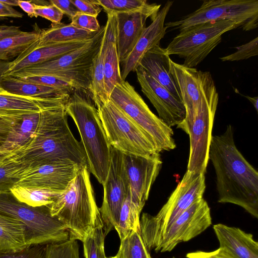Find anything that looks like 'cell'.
Masks as SVG:
<instances>
[{
    "instance_id": "50",
    "label": "cell",
    "mask_w": 258,
    "mask_h": 258,
    "mask_svg": "<svg viewBox=\"0 0 258 258\" xmlns=\"http://www.w3.org/2000/svg\"><path fill=\"white\" fill-rule=\"evenodd\" d=\"M18 6L20 7L30 17H37L35 11V3L32 1L18 0Z\"/></svg>"
},
{
    "instance_id": "26",
    "label": "cell",
    "mask_w": 258,
    "mask_h": 258,
    "mask_svg": "<svg viewBox=\"0 0 258 258\" xmlns=\"http://www.w3.org/2000/svg\"><path fill=\"white\" fill-rule=\"evenodd\" d=\"M1 85L10 93L34 98H69L73 91L28 82L9 75L3 77Z\"/></svg>"
},
{
    "instance_id": "34",
    "label": "cell",
    "mask_w": 258,
    "mask_h": 258,
    "mask_svg": "<svg viewBox=\"0 0 258 258\" xmlns=\"http://www.w3.org/2000/svg\"><path fill=\"white\" fill-rule=\"evenodd\" d=\"M10 191L19 201L33 207L50 205L61 193L15 185L10 189Z\"/></svg>"
},
{
    "instance_id": "37",
    "label": "cell",
    "mask_w": 258,
    "mask_h": 258,
    "mask_svg": "<svg viewBox=\"0 0 258 258\" xmlns=\"http://www.w3.org/2000/svg\"><path fill=\"white\" fill-rule=\"evenodd\" d=\"M44 258H80L77 240H70L46 245Z\"/></svg>"
},
{
    "instance_id": "39",
    "label": "cell",
    "mask_w": 258,
    "mask_h": 258,
    "mask_svg": "<svg viewBox=\"0 0 258 258\" xmlns=\"http://www.w3.org/2000/svg\"><path fill=\"white\" fill-rule=\"evenodd\" d=\"M19 79L28 82L38 84L58 89L70 91H73L74 90L68 83L50 75H37L19 78Z\"/></svg>"
},
{
    "instance_id": "15",
    "label": "cell",
    "mask_w": 258,
    "mask_h": 258,
    "mask_svg": "<svg viewBox=\"0 0 258 258\" xmlns=\"http://www.w3.org/2000/svg\"><path fill=\"white\" fill-rule=\"evenodd\" d=\"M211 224L210 208L203 198L193 204L174 221L163 235L154 250L170 251L178 244L195 238Z\"/></svg>"
},
{
    "instance_id": "25",
    "label": "cell",
    "mask_w": 258,
    "mask_h": 258,
    "mask_svg": "<svg viewBox=\"0 0 258 258\" xmlns=\"http://www.w3.org/2000/svg\"><path fill=\"white\" fill-rule=\"evenodd\" d=\"M104 35L106 38V48L104 57V84L109 98L114 86L122 80L115 40V17L107 15Z\"/></svg>"
},
{
    "instance_id": "41",
    "label": "cell",
    "mask_w": 258,
    "mask_h": 258,
    "mask_svg": "<svg viewBox=\"0 0 258 258\" xmlns=\"http://www.w3.org/2000/svg\"><path fill=\"white\" fill-rule=\"evenodd\" d=\"M46 245H32L17 251L0 252V258H44Z\"/></svg>"
},
{
    "instance_id": "12",
    "label": "cell",
    "mask_w": 258,
    "mask_h": 258,
    "mask_svg": "<svg viewBox=\"0 0 258 258\" xmlns=\"http://www.w3.org/2000/svg\"><path fill=\"white\" fill-rule=\"evenodd\" d=\"M222 20L238 23L244 31L257 27L258 1L205 0L194 12L174 21L165 23V27L180 31L199 24Z\"/></svg>"
},
{
    "instance_id": "33",
    "label": "cell",
    "mask_w": 258,
    "mask_h": 258,
    "mask_svg": "<svg viewBox=\"0 0 258 258\" xmlns=\"http://www.w3.org/2000/svg\"><path fill=\"white\" fill-rule=\"evenodd\" d=\"M107 15L135 12L157 14L161 5L149 4L146 0H97Z\"/></svg>"
},
{
    "instance_id": "44",
    "label": "cell",
    "mask_w": 258,
    "mask_h": 258,
    "mask_svg": "<svg viewBox=\"0 0 258 258\" xmlns=\"http://www.w3.org/2000/svg\"><path fill=\"white\" fill-rule=\"evenodd\" d=\"M80 13L97 17L102 8L97 0H71Z\"/></svg>"
},
{
    "instance_id": "20",
    "label": "cell",
    "mask_w": 258,
    "mask_h": 258,
    "mask_svg": "<svg viewBox=\"0 0 258 258\" xmlns=\"http://www.w3.org/2000/svg\"><path fill=\"white\" fill-rule=\"evenodd\" d=\"M150 12H135L114 14L115 40L119 63H122L133 50L145 29L148 18L157 15Z\"/></svg>"
},
{
    "instance_id": "23",
    "label": "cell",
    "mask_w": 258,
    "mask_h": 258,
    "mask_svg": "<svg viewBox=\"0 0 258 258\" xmlns=\"http://www.w3.org/2000/svg\"><path fill=\"white\" fill-rule=\"evenodd\" d=\"M213 229L219 247L234 258H258V243L251 233L221 223L214 225Z\"/></svg>"
},
{
    "instance_id": "43",
    "label": "cell",
    "mask_w": 258,
    "mask_h": 258,
    "mask_svg": "<svg viewBox=\"0 0 258 258\" xmlns=\"http://www.w3.org/2000/svg\"><path fill=\"white\" fill-rule=\"evenodd\" d=\"M35 11L36 17H41L51 21L52 23H60L63 14L55 6L49 4L40 5L35 4Z\"/></svg>"
},
{
    "instance_id": "45",
    "label": "cell",
    "mask_w": 258,
    "mask_h": 258,
    "mask_svg": "<svg viewBox=\"0 0 258 258\" xmlns=\"http://www.w3.org/2000/svg\"><path fill=\"white\" fill-rule=\"evenodd\" d=\"M23 117L16 118L0 115V146L5 142L10 132L21 122Z\"/></svg>"
},
{
    "instance_id": "36",
    "label": "cell",
    "mask_w": 258,
    "mask_h": 258,
    "mask_svg": "<svg viewBox=\"0 0 258 258\" xmlns=\"http://www.w3.org/2000/svg\"><path fill=\"white\" fill-rule=\"evenodd\" d=\"M119 250L123 258H152L142 238L140 228L121 241Z\"/></svg>"
},
{
    "instance_id": "47",
    "label": "cell",
    "mask_w": 258,
    "mask_h": 258,
    "mask_svg": "<svg viewBox=\"0 0 258 258\" xmlns=\"http://www.w3.org/2000/svg\"><path fill=\"white\" fill-rule=\"evenodd\" d=\"M49 3L57 7L63 14L67 15L71 19L80 13L71 0H50Z\"/></svg>"
},
{
    "instance_id": "16",
    "label": "cell",
    "mask_w": 258,
    "mask_h": 258,
    "mask_svg": "<svg viewBox=\"0 0 258 258\" xmlns=\"http://www.w3.org/2000/svg\"><path fill=\"white\" fill-rule=\"evenodd\" d=\"M123 154L130 196L134 201L144 207L151 186L161 169L162 161L160 154L147 156Z\"/></svg>"
},
{
    "instance_id": "29",
    "label": "cell",
    "mask_w": 258,
    "mask_h": 258,
    "mask_svg": "<svg viewBox=\"0 0 258 258\" xmlns=\"http://www.w3.org/2000/svg\"><path fill=\"white\" fill-rule=\"evenodd\" d=\"M106 48V38L104 33L99 50L93 60L91 82L89 91L90 97L96 108L109 100L104 84V62Z\"/></svg>"
},
{
    "instance_id": "35",
    "label": "cell",
    "mask_w": 258,
    "mask_h": 258,
    "mask_svg": "<svg viewBox=\"0 0 258 258\" xmlns=\"http://www.w3.org/2000/svg\"><path fill=\"white\" fill-rule=\"evenodd\" d=\"M103 226L93 228L84 240V255L85 258H107L104 251Z\"/></svg>"
},
{
    "instance_id": "54",
    "label": "cell",
    "mask_w": 258,
    "mask_h": 258,
    "mask_svg": "<svg viewBox=\"0 0 258 258\" xmlns=\"http://www.w3.org/2000/svg\"><path fill=\"white\" fill-rule=\"evenodd\" d=\"M107 258H123V257H122V254H121V252H120V251L118 250L116 255H115L114 256H111V257H107Z\"/></svg>"
},
{
    "instance_id": "51",
    "label": "cell",
    "mask_w": 258,
    "mask_h": 258,
    "mask_svg": "<svg viewBox=\"0 0 258 258\" xmlns=\"http://www.w3.org/2000/svg\"><path fill=\"white\" fill-rule=\"evenodd\" d=\"M10 62L0 61V88H1V83L3 77L7 73Z\"/></svg>"
},
{
    "instance_id": "40",
    "label": "cell",
    "mask_w": 258,
    "mask_h": 258,
    "mask_svg": "<svg viewBox=\"0 0 258 258\" xmlns=\"http://www.w3.org/2000/svg\"><path fill=\"white\" fill-rule=\"evenodd\" d=\"M18 163L0 155V193L10 191L15 181L9 175Z\"/></svg>"
},
{
    "instance_id": "4",
    "label": "cell",
    "mask_w": 258,
    "mask_h": 258,
    "mask_svg": "<svg viewBox=\"0 0 258 258\" xmlns=\"http://www.w3.org/2000/svg\"><path fill=\"white\" fill-rule=\"evenodd\" d=\"M68 115L74 121L86 154L88 168L102 185L109 168L111 146L98 110L87 91L74 89L66 106Z\"/></svg>"
},
{
    "instance_id": "8",
    "label": "cell",
    "mask_w": 258,
    "mask_h": 258,
    "mask_svg": "<svg viewBox=\"0 0 258 258\" xmlns=\"http://www.w3.org/2000/svg\"><path fill=\"white\" fill-rule=\"evenodd\" d=\"M109 99L152 140L159 153L176 148L172 129L152 112L128 82L121 80L118 83Z\"/></svg>"
},
{
    "instance_id": "11",
    "label": "cell",
    "mask_w": 258,
    "mask_h": 258,
    "mask_svg": "<svg viewBox=\"0 0 258 258\" xmlns=\"http://www.w3.org/2000/svg\"><path fill=\"white\" fill-rule=\"evenodd\" d=\"M97 109L111 147L138 155L160 153L152 140L110 99Z\"/></svg>"
},
{
    "instance_id": "21",
    "label": "cell",
    "mask_w": 258,
    "mask_h": 258,
    "mask_svg": "<svg viewBox=\"0 0 258 258\" xmlns=\"http://www.w3.org/2000/svg\"><path fill=\"white\" fill-rule=\"evenodd\" d=\"M39 38L10 62L5 75H11L28 68L60 57L82 47L91 40L40 45Z\"/></svg>"
},
{
    "instance_id": "24",
    "label": "cell",
    "mask_w": 258,
    "mask_h": 258,
    "mask_svg": "<svg viewBox=\"0 0 258 258\" xmlns=\"http://www.w3.org/2000/svg\"><path fill=\"white\" fill-rule=\"evenodd\" d=\"M170 59L165 48L159 44L144 55L139 66L182 101L177 87L170 73Z\"/></svg>"
},
{
    "instance_id": "10",
    "label": "cell",
    "mask_w": 258,
    "mask_h": 258,
    "mask_svg": "<svg viewBox=\"0 0 258 258\" xmlns=\"http://www.w3.org/2000/svg\"><path fill=\"white\" fill-rule=\"evenodd\" d=\"M218 99V93L211 76L205 85L195 117L183 129L188 135L190 141L187 170L206 173Z\"/></svg>"
},
{
    "instance_id": "18",
    "label": "cell",
    "mask_w": 258,
    "mask_h": 258,
    "mask_svg": "<svg viewBox=\"0 0 258 258\" xmlns=\"http://www.w3.org/2000/svg\"><path fill=\"white\" fill-rule=\"evenodd\" d=\"M170 73L177 87L185 106L186 116L177 126L183 130L195 117L205 85L211 76L209 72L188 68L170 59Z\"/></svg>"
},
{
    "instance_id": "1",
    "label": "cell",
    "mask_w": 258,
    "mask_h": 258,
    "mask_svg": "<svg viewBox=\"0 0 258 258\" xmlns=\"http://www.w3.org/2000/svg\"><path fill=\"white\" fill-rule=\"evenodd\" d=\"M2 156L25 165L74 164L88 167L83 146L69 126L66 106L42 110L29 140Z\"/></svg>"
},
{
    "instance_id": "6",
    "label": "cell",
    "mask_w": 258,
    "mask_h": 258,
    "mask_svg": "<svg viewBox=\"0 0 258 258\" xmlns=\"http://www.w3.org/2000/svg\"><path fill=\"white\" fill-rule=\"evenodd\" d=\"M105 26L82 47L50 61L34 66L9 76L22 78L47 75L65 81L75 90L89 91L93 60L103 37Z\"/></svg>"
},
{
    "instance_id": "48",
    "label": "cell",
    "mask_w": 258,
    "mask_h": 258,
    "mask_svg": "<svg viewBox=\"0 0 258 258\" xmlns=\"http://www.w3.org/2000/svg\"><path fill=\"white\" fill-rule=\"evenodd\" d=\"M23 16L22 13L13 8L12 7L0 2V17L22 18Z\"/></svg>"
},
{
    "instance_id": "27",
    "label": "cell",
    "mask_w": 258,
    "mask_h": 258,
    "mask_svg": "<svg viewBox=\"0 0 258 258\" xmlns=\"http://www.w3.org/2000/svg\"><path fill=\"white\" fill-rule=\"evenodd\" d=\"M92 32L79 29L71 24L52 23L46 30H41L39 44H50L76 41L89 40L98 32Z\"/></svg>"
},
{
    "instance_id": "19",
    "label": "cell",
    "mask_w": 258,
    "mask_h": 258,
    "mask_svg": "<svg viewBox=\"0 0 258 258\" xmlns=\"http://www.w3.org/2000/svg\"><path fill=\"white\" fill-rule=\"evenodd\" d=\"M173 4V1H167L158 11L152 23L143 31L132 51L121 63L120 75L122 80L125 81L130 73L135 72L144 55L159 45L164 37L167 29L165 26V19Z\"/></svg>"
},
{
    "instance_id": "3",
    "label": "cell",
    "mask_w": 258,
    "mask_h": 258,
    "mask_svg": "<svg viewBox=\"0 0 258 258\" xmlns=\"http://www.w3.org/2000/svg\"><path fill=\"white\" fill-rule=\"evenodd\" d=\"M87 166L82 167L66 189L48 205L51 214L67 228L70 240L83 241L94 228L103 226Z\"/></svg>"
},
{
    "instance_id": "31",
    "label": "cell",
    "mask_w": 258,
    "mask_h": 258,
    "mask_svg": "<svg viewBox=\"0 0 258 258\" xmlns=\"http://www.w3.org/2000/svg\"><path fill=\"white\" fill-rule=\"evenodd\" d=\"M40 112L23 116L21 122L10 132L0 146V155L23 145L29 140L36 128Z\"/></svg>"
},
{
    "instance_id": "7",
    "label": "cell",
    "mask_w": 258,
    "mask_h": 258,
    "mask_svg": "<svg viewBox=\"0 0 258 258\" xmlns=\"http://www.w3.org/2000/svg\"><path fill=\"white\" fill-rule=\"evenodd\" d=\"M0 214L24 225L26 246L57 243L69 239L65 225L51 215L48 206H29L17 200L11 191L0 193Z\"/></svg>"
},
{
    "instance_id": "5",
    "label": "cell",
    "mask_w": 258,
    "mask_h": 258,
    "mask_svg": "<svg viewBox=\"0 0 258 258\" xmlns=\"http://www.w3.org/2000/svg\"><path fill=\"white\" fill-rule=\"evenodd\" d=\"M205 189V174L186 170L157 214H143L140 219V234L149 251L155 249L163 235L185 211L203 199Z\"/></svg>"
},
{
    "instance_id": "46",
    "label": "cell",
    "mask_w": 258,
    "mask_h": 258,
    "mask_svg": "<svg viewBox=\"0 0 258 258\" xmlns=\"http://www.w3.org/2000/svg\"><path fill=\"white\" fill-rule=\"evenodd\" d=\"M186 258H234L221 247L210 252L197 251L189 252L186 254Z\"/></svg>"
},
{
    "instance_id": "2",
    "label": "cell",
    "mask_w": 258,
    "mask_h": 258,
    "mask_svg": "<svg viewBox=\"0 0 258 258\" xmlns=\"http://www.w3.org/2000/svg\"><path fill=\"white\" fill-rule=\"evenodd\" d=\"M215 170L218 202L243 208L258 218V172L237 148L230 124L211 138L209 151Z\"/></svg>"
},
{
    "instance_id": "32",
    "label": "cell",
    "mask_w": 258,
    "mask_h": 258,
    "mask_svg": "<svg viewBox=\"0 0 258 258\" xmlns=\"http://www.w3.org/2000/svg\"><path fill=\"white\" fill-rule=\"evenodd\" d=\"M143 208L132 199L129 192L122 205L118 223L115 229L120 241L140 228V215Z\"/></svg>"
},
{
    "instance_id": "28",
    "label": "cell",
    "mask_w": 258,
    "mask_h": 258,
    "mask_svg": "<svg viewBox=\"0 0 258 258\" xmlns=\"http://www.w3.org/2000/svg\"><path fill=\"white\" fill-rule=\"evenodd\" d=\"M25 231L21 222L0 214V252L17 251L28 246Z\"/></svg>"
},
{
    "instance_id": "53",
    "label": "cell",
    "mask_w": 258,
    "mask_h": 258,
    "mask_svg": "<svg viewBox=\"0 0 258 258\" xmlns=\"http://www.w3.org/2000/svg\"><path fill=\"white\" fill-rule=\"evenodd\" d=\"M0 2L9 6H18V0H0Z\"/></svg>"
},
{
    "instance_id": "22",
    "label": "cell",
    "mask_w": 258,
    "mask_h": 258,
    "mask_svg": "<svg viewBox=\"0 0 258 258\" xmlns=\"http://www.w3.org/2000/svg\"><path fill=\"white\" fill-rule=\"evenodd\" d=\"M70 98V97H69ZM69 98H42L22 96L0 88V115L21 118L42 110L66 106Z\"/></svg>"
},
{
    "instance_id": "38",
    "label": "cell",
    "mask_w": 258,
    "mask_h": 258,
    "mask_svg": "<svg viewBox=\"0 0 258 258\" xmlns=\"http://www.w3.org/2000/svg\"><path fill=\"white\" fill-rule=\"evenodd\" d=\"M258 37H256L248 42L236 47L237 50L229 55L220 57L222 61H239L248 59L258 54Z\"/></svg>"
},
{
    "instance_id": "55",
    "label": "cell",
    "mask_w": 258,
    "mask_h": 258,
    "mask_svg": "<svg viewBox=\"0 0 258 258\" xmlns=\"http://www.w3.org/2000/svg\"><path fill=\"white\" fill-rule=\"evenodd\" d=\"M172 258H176V257H173Z\"/></svg>"
},
{
    "instance_id": "42",
    "label": "cell",
    "mask_w": 258,
    "mask_h": 258,
    "mask_svg": "<svg viewBox=\"0 0 258 258\" xmlns=\"http://www.w3.org/2000/svg\"><path fill=\"white\" fill-rule=\"evenodd\" d=\"M72 25L80 29L97 32L101 28L97 17L79 13L71 18Z\"/></svg>"
},
{
    "instance_id": "9",
    "label": "cell",
    "mask_w": 258,
    "mask_h": 258,
    "mask_svg": "<svg viewBox=\"0 0 258 258\" xmlns=\"http://www.w3.org/2000/svg\"><path fill=\"white\" fill-rule=\"evenodd\" d=\"M239 27L238 23L229 20L199 24L180 31L165 50L168 55L183 58V66L194 68L221 42L223 34Z\"/></svg>"
},
{
    "instance_id": "13",
    "label": "cell",
    "mask_w": 258,
    "mask_h": 258,
    "mask_svg": "<svg viewBox=\"0 0 258 258\" xmlns=\"http://www.w3.org/2000/svg\"><path fill=\"white\" fill-rule=\"evenodd\" d=\"M103 186L104 196L99 211L106 236L113 228L116 229L122 205L130 192L123 153L111 146L109 168Z\"/></svg>"
},
{
    "instance_id": "30",
    "label": "cell",
    "mask_w": 258,
    "mask_h": 258,
    "mask_svg": "<svg viewBox=\"0 0 258 258\" xmlns=\"http://www.w3.org/2000/svg\"><path fill=\"white\" fill-rule=\"evenodd\" d=\"M39 28L30 32L22 31L18 34L0 39V61L11 62L19 56L40 36Z\"/></svg>"
},
{
    "instance_id": "14",
    "label": "cell",
    "mask_w": 258,
    "mask_h": 258,
    "mask_svg": "<svg viewBox=\"0 0 258 258\" xmlns=\"http://www.w3.org/2000/svg\"><path fill=\"white\" fill-rule=\"evenodd\" d=\"M81 167L74 164L36 166L18 164L9 177L15 180V186L62 192Z\"/></svg>"
},
{
    "instance_id": "49",
    "label": "cell",
    "mask_w": 258,
    "mask_h": 258,
    "mask_svg": "<svg viewBox=\"0 0 258 258\" xmlns=\"http://www.w3.org/2000/svg\"><path fill=\"white\" fill-rule=\"evenodd\" d=\"M22 31L20 27L16 26H8L3 25L0 26V39L17 35Z\"/></svg>"
},
{
    "instance_id": "52",
    "label": "cell",
    "mask_w": 258,
    "mask_h": 258,
    "mask_svg": "<svg viewBox=\"0 0 258 258\" xmlns=\"http://www.w3.org/2000/svg\"><path fill=\"white\" fill-rule=\"evenodd\" d=\"M249 101L252 104L256 111H258V97H250L249 96H245Z\"/></svg>"
},
{
    "instance_id": "17",
    "label": "cell",
    "mask_w": 258,
    "mask_h": 258,
    "mask_svg": "<svg viewBox=\"0 0 258 258\" xmlns=\"http://www.w3.org/2000/svg\"><path fill=\"white\" fill-rule=\"evenodd\" d=\"M135 72L141 91L156 109L159 118L171 128L182 123L186 116L183 102L141 67Z\"/></svg>"
}]
</instances>
